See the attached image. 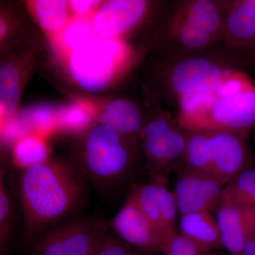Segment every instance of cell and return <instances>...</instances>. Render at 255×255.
Segmentation results:
<instances>
[{
  "mask_svg": "<svg viewBox=\"0 0 255 255\" xmlns=\"http://www.w3.org/2000/svg\"><path fill=\"white\" fill-rule=\"evenodd\" d=\"M89 182L78 161L50 158L21 171L18 193L23 211L22 243L30 246L86 202Z\"/></svg>",
  "mask_w": 255,
  "mask_h": 255,
  "instance_id": "6da1fadb",
  "label": "cell"
},
{
  "mask_svg": "<svg viewBox=\"0 0 255 255\" xmlns=\"http://www.w3.org/2000/svg\"><path fill=\"white\" fill-rule=\"evenodd\" d=\"M164 57L159 83L174 109L194 97L215 101L226 81L245 68L223 43L204 51Z\"/></svg>",
  "mask_w": 255,
  "mask_h": 255,
  "instance_id": "7a4b0ae2",
  "label": "cell"
},
{
  "mask_svg": "<svg viewBox=\"0 0 255 255\" xmlns=\"http://www.w3.org/2000/svg\"><path fill=\"white\" fill-rule=\"evenodd\" d=\"M142 158L139 144L98 124L87 132L77 161L92 187L105 192L133 177Z\"/></svg>",
  "mask_w": 255,
  "mask_h": 255,
  "instance_id": "3957f363",
  "label": "cell"
},
{
  "mask_svg": "<svg viewBox=\"0 0 255 255\" xmlns=\"http://www.w3.org/2000/svg\"><path fill=\"white\" fill-rule=\"evenodd\" d=\"M152 111L146 115L140 150L149 179L167 183L171 172L183 165L187 130L159 106Z\"/></svg>",
  "mask_w": 255,
  "mask_h": 255,
  "instance_id": "277c9868",
  "label": "cell"
},
{
  "mask_svg": "<svg viewBox=\"0 0 255 255\" xmlns=\"http://www.w3.org/2000/svg\"><path fill=\"white\" fill-rule=\"evenodd\" d=\"M159 41L164 56L197 53L222 43L210 33L199 0L173 1Z\"/></svg>",
  "mask_w": 255,
  "mask_h": 255,
  "instance_id": "5b68a950",
  "label": "cell"
},
{
  "mask_svg": "<svg viewBox=\"0 0 255 255\" xmlns=\"http://www.w3.org/2000/svg\"><path fill=\"white\" fill-rule=\"evenodd\" d=\"M124 53L117 38L97 36L71 51L69 71L83 90L100 92L112 81Z\"/></svg>",
  "mask_w": 255,
  "mask_h": 255,
  "instance_id": "8992f818",
  "label": "cell"
},
{
  "mask_svg": "<svg viewBox=\"0 0 255 255\" xmlns=\"http://www.w3.org/2000/svg\"><path fill=\"white\" fill-rule=\"evenodd\" d=\"M109 229L99 216L55 225L31 243L29 255H92Z\"/></svg>",
  "mask_w": 255,
  "mask_h": 255,
  "instance_id": "52a82bcc",
  "label": "cell"
},
{
  "mask_svg": "<svg viewBox=\"0 0 255 255\" xmlns=\"http://www.w3.org/2000/svg\"><path fill=\"white\" fill-rule=\"evenodd\" d=\"M255 129V83L221 96L189 130H222L249 135Z\"/></svg>",
  "mask_w": 255,
  "mask_h": 255,
  "instance_id": "ba28073f",
  "label": "cell"
},
{
  "mask_svg": "<svg viewBox=\"0 0 255 255\" xmlns=\"http://www.w3.org/2000/svg\"><path fill=\"white\" fill-rule=\"evenodd\" d=\"M110 229L134 249L152 253H164L172 236L156 227L129 194L124 205L112 221Z\"/></svg>",
  "mask_w": 255,
  "mask_h": 255,
  "instance_id": "9c48e42d",
  "label": "cell"
},
{
  "mask_svg": "<svg viewBox=\"0 0 255 255\" xmlns=\"http://www.w3.org/2000/svg\"><path fill=\"white\" fill-rule=\"evenodd\" d=\"M208 130L211 175L227 184L236 174L255 164L248 135L228 130Z\"/></svg>",
  "mask_w": 255,
  "mask_h": 255,
  "instance_id": "30bf717a",
  "label": "cell"
},
{
  "mask_svg": "<svg viewBox=\"0 0 255 255\" xmlns=\"http://www.w3.org/2000/svg\"><path fill=\"white\" fill-rule=\"evenodd\" d=\"M173 191L179 216L199 211H216L226 184L214 176L182 167L176 171Z\"/></svg>",
  "mask_w": 255,
  "mask_h": 255,
  "instance_id": "8fae6325",
  "label": "cell"
},
{
  "mask_svg": "<svg viewBox=\"0 0 255 255\" xmlns=\"http://www.w3.org/2000/svg\"><path fill=\"white\" fill-rule=\"evenodd\" d=\"M222 43L244 67L255 66V0L225 1Z\"/></svg>",
  "mask_w": 255,
  "mask_h": 255,
  "instance_id": "7c38bea8",
  "label": "cell"
},
{
  "mask_svg": "<svg viewBox=\"0 0 255 255\" xmlns=\"http://www.w3.org/2000/svg\"><path fill=\"white\" fill-rule=\"evenodd\" d=\"M145 0H111L96 11L92 25L102 38H117L130 31L141 21L147 12Z\"/></svg>",
  "mask_w": 255,
  "mask_h": 255,
  "instance_id": "4fadbf2b",
  "label": "cell"
},
{
  "mask_svg": "<svg viewBox=\"0 0 255 255\" xmlns=\"http://www.w3.org/2000/svg\"><path fill=\"white\" fill-rule=\"evenodd\" d=\"M223 248L231 255H240L255 232V208L221 202L216 211Z\"/></svg>",
  "mask_w": 255,
  "mask_h": 255,
  "instance_id": "5bb4252c",
  "label": "cell"
},
{
  "mask_svg": "<svg viewBox=\"0 0 255 255\" xmlns=\"http://www.w3.org/2000/svg\"><path fill=\"white\" fill-rule=\"evenodd\" d=\"M99 124L140 145L146 115L135 102L115 99L107 102L97 115Z\"/></svg>",
  "mask_w": 255,
  "mask_h": 255,
  "instance_id": "9a60e30c",
  "label": "cell"
},
{
  "mask_svg": "<svg viewBox=\"0 0 255 255\" xmlns=\"http://www.w3.org/2000/svg\"><path fill=\"white\" fill-rule=\"evenodd\" d=\"M179 218V233L184 237L207 251L223 248L219 225L212 213L199 211Z\"/></svg>",
  "mask_w": 255,
  "mask_h": 255,
  "instance_id": "2e32d148",
  "label": "cell"
},
{
  "mask_svg": "<svg viewBox=\"0 0 255 255\" xmlns=\"http://www.w3.org/2000/svg\"><path fill=\"white\" fill-rule=\"evenodd\" d=\"M4 167L0 174V248L1 255L7 251L14 234L16 203L11 174Z\"/></svg>",
  "mask_w": 255,
  "mask_h": 255,
  "instance_id": "e0dca14e",
  "label": "cell"
},
{
  "mask_svg": "<svg viewBox=\"0 0 255 255\" xmlns=\"http://www.w3.org/2000/svg\"><path fill=\"white\" fill-rule=\"evenodd\" d=\"M143 214L156 227L172 236L177 232L169 231L164 223L157 181L150 180L134 186L130 193Z\"/></svg>",
  "mask_w": 255,
  "mask_h": 255,
  "instance_id": "ac0fdd59",
  "label": "cell"
},
{
  "mask_svg": "<svg viewBox=\"0 0 255 255\" xmlns=\"http://www.w3.org/2000/svg\"><path fill=\"white\" fill-rule=\"evenodd\" d=\"M21 97L19 70L13 61L0 68V110L4 119L11 118L17 111Z\"/></svg>",
  "mask_w": 255,
  "mask_h": 255,
  "instance_id": "d6986e66",
  "label": "cell"
},
{
  "mask_svg": "<svg viewBox=\"0 0 255 255\" xmlns=\"http://www.w3.org/2000/svg\"><path fill=\"white\" fill-rule=\"evenodd\" d=\"M32 9L37 22L48 32L58 31L63 28L70 20L71 11L69 1L62 0L34 1Z\"/></svg>",
  "mask_w": 255,
  "mask_h": 255,
  "instance_id": "ffe728a7",
  "label": "cell"
},
{
  "mask_svg": "<svg viewBox=\"0 0 255 255\" xmlns=\"http://www.w3.org/2000/svg\"><path fill=\"white\" fill-rule=\"evenodd\" d=\"M50 158L46 142L40 135H26L20 138L14 145L13 161L21 171L46 162Z\"/></svg>",
  "mask_w": 255,
  "mask_h": 255,
  "instance_id": "44dd1931",
  "label": "cell"
},
{
  "mask_svg": "<svg viewBox=\"0 0 255 255\" xmlns=\"http://www.w3.org/2000/svg\"><path fill=\"white\" fill-rule=\"evenodd\" d=\"M221 202L255 208V164L243 169L226 184Z\"/></svg>",
  "mask_w": 255,
  "mask_h": 255,
  "instance_id": "7402d4cb",
  "label": "cell"
},
{
  "mask_svg": "<svg viewBox=\"0 0 255 255\" xmlns=\"http://www.w3.org/2000/svg\"><path fill=\"white\" fill-rule=\"evenodd\" d=\"M162 255H222L218 251H207L198 246L179 233L169 240L167 249Z\"/></svg>",
  "mask_w": 255,
  "mask_h": 255,
  "instance_id": "603a6c76",
  "label": "cell"
},
{
  "mask_svg": "<svg viewBox=\"0 0 255 255\" xmlns=\"http://www.w3.org/2000/svg\"><path fill=\"white\" fill-rule=\"evenodd\" d=\"M93 114L85 106L73 105L61 112L60 122L65 127L71 129H80L86 127L91 122Z\"/></svg>",
  "mask_w": 255,
  "mask_h": 255,
  "instance_id": "cb8c5ba5",
  "label": "cell"
},
{
  "mask_svg": "<svg viewBox=\"0 0 255 255\" xmlns=\"http://www.w3.org/2000/svg\"><path fill=\"white\" fill-rule=\"evenodd\" d=\"M134 250L115 235L109 226L108 231L92 255H130Z\"/></svg>",
  "mask_w": 255,
  "mask_h": 255,
  "instance_id": "d4e9b609",
  "label": "cell"
},
{
  "mask_svg": "<svg viewBox=\"0 0 255 255\" xmlns=\"http://www.w3.org/2000/svg\"><path fill=\"white\" fill-rule=\"evenodd\" d=\"M98 35L91 26L86 23L76 21L70 25L65 33V41L71 51Z\"/></svg>",
  "mask_w": 255,
  "mask_h": 255,
  "instance_id": "484cf974",
  "label": "cell"
},
{
  "mask_svg": "<svg viewBox=\"0 0 255 255\" xmlns=\"http://www.w3.org/2000/svg\"><path fill=\"white\" fill-rule=\"evenodd\" d=\"M28 120L31 121L39 130H48L54 124V112L48 107H37L27 112Z\"/></svg>",
  "mask_w": 255,
  "mask_h": 255,
  "instance_id": "4316f807",
  "label": "cell"
},
{
  "mask_svg": "<svg viewBox=\"0 0 255 255\" xmlns=\"http://www.w3.org/2000/svg\"><path fill=\"white\" fill-rule=\"evenodd\" d=\"M70 9L78 16H86L102 4V1L95 0H73L69 1Z\"/></svg>",
  "mask_w": 255,
  "mask_h": 255,
  "instance_id": "83f0119b",
  "label": "cell"
},
{
  "mask_svg": "<svg viewBox=\"0 0 255 255\" xmlns=\"http://www.w3.org/2000/svg\"><path fill=\"white\" fill-rule=\"evenodd\" d=\"M240 255H255V232L246 242Z\"/></svg>",
  "mask_w": 255,
  "mask_h": 255,
  "instance_id": "f1b7e54d",
  "label": "cell"
},
{
  "mask_svg": "<svg viewBox=\"0 0 255 255\" xmlns=\"http://www.w3.org/2000/svg\"><path fill=\"white\" fill-rule=\"evenodd\" d=\"M7 32V24L5 22L4 19L1 17L0 20V38L2 39Z\"/></svg>",
  "mask_w": 255,
  "mask_h": 255,
  "instance_id": "f546056e",
  "label": "cell"
},
{
  "mask_svg": "<svg viewBox=\"0 0 255 255\" xmlns=\"http://www.w3.org/2000/svg\"><path fill=\"white\" fill-rule=\"evenodd\" d=\"M248 140H249L250 145L251 146L252 150H253L255 157V129L248 135Z\"/></svg>",
  "mask_w": 255,
  "mask_h": 255,
  "instance_id": "4dcf8cb0",
  "label": "cell"
},
{
  "mask_svg": "<svg viewBox=\"0 0 255 255\" xmlns=\"http://www.w3.org/2000/svg\"><path fill=\"white\" fill-rule=\"evenodd\" d=\"M155 254H152V253H147V252H144L141 251H139V250H134L132 252L131 254L130 255H154Z\"/></svg>",
  "mask_w": 255,
  "mask_h": 255,
  "instance_id": "1f68e13d",
  "label": "cell"
}]
</instances>
